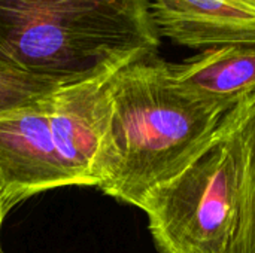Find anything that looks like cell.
Wrapping results in <instances>:
<instances>
[{
    "instance_id": "6da1fadb",
    "label": "cell",
    "mask_w": 255,
    "mask_h": 253,
    "mask_svg": "<svg viewBox=\"0 0 255 253\" xmlns=\"http://www.w3.org/2000/svg\"><path fill=\"white\" fill-rule=\"evenodd\" d=\"M109 119L94 163V186L134 207L191 166L215 140L227 113L191 100L170 63L142 57L109 76Z\"/></svg>"
},
{
    "instance_id": "7a4b0ae2",
    "label": "cell",
    "mask_w": 255,
    "mask_h": 253,
    "mask_svg": "<svg viewBox=\"0 0 255 253\" xmlns=\"http://www.w3.org/2000/svg\"><path fill=\"white\" fill-rule=\"evenodd\" d=\"M149 0H0V63L72 86L158 54Z\"/></svg>"
},
{
    "instance_id": "3957f363",
    "label": "cell",
    "mask_w": 255,
    "mask_h": 253,
    "mask_svg": "<svg viewBox=\"0 0 255 253\" xmlns=\"http://www.w3.org/2000/svg\"><path fill=\"white\" fill-rule=\"evenodd\" d=\"M108 78L66 86L0 115V212L69 186H94V163L109 119Z\"/></svg>"
},
{
    "instance_id": "277c9868",
    "label": "cell",
    "mask_w": 255,
    "mask_h": 253,
    "mask_svg": "<svg viewBox=\"0 0 255 253\" xmlns=\"http://www.w3.org/2000/svg\"><path fill=\"white\" fill-rule=\"evenodd\" d=\"M242 161L223 125L182 173L152 189L140 209L160 253H229L241 219Z\"/></svg>"
},
{
    "instance_id": "5b68a950",
    "label": "cell",
    "mask_w": 255,
    "mask_h": 253,
    "mask_svg": "<svg viewBox=\"0 0 255 253\" xmlns=\"http://www.w3.org/2000/svg\"><path fill=\"white\" fill-rule=\"evenodd\" d=\"M161 37L197 49L255 43V0H149Z\"/></svg>"
},
{
    "instance_id": "8992f818",
    "label": "cell",
    "mask_w": 255,
    "mask_h": 253,
    "mask_svg": "<svg viewBox=\"0 0 255 253\" xmlns=\"http://www.w3.org/2000/svg\"><path fill=\"white\" fill-rule=\"evenodd\" d=\"M175 85L191 100L229 113L255 92V43L208 48L170 63Z\"/></svg>"
},
{
    "instance_id": "52a82bcc",
    "label": "cell",
    "mask_w": 255,
    "mask_h": 253,
    "mask_svg": "<svg viewBox=\"0 0 255 253\" xmlns=\"http://www.w3.org/2000/svg\"><path fill=\"white\" fill-rule=\"evenodd\" d=\"M223 125L235 136L242 161L241 219L229 253H255V92L224 116Z\"/></svg>"
},
{
    "instance_id": "ba28073f",
    "label": "cell",
    "mask_w": 255,
    "mask_h": 253,
    "mask_svg": "<svg viewBox=\"0 0 255 253\" xmlns=\"http://www.w3.org/2000/svg\"><path fill=\"white\" fill-rule=\"evenodd\" d=\"M63 88L0 63V115L31 106Z\"/></svg>"
},
{
    "instance_id": "9c48e42d",
    "label": "cell",
    "mask_w": 255,
    "mask_h": 253,
    "mask_svg": "<svg viewBox=\"0 0 255 253\" xmlns=\"http://www.w3.org/2000/svg\"><path fill=\"white\" fill-rule=\"evenodd\" d=\"M3 221H4V218H3V215H1V212H0V231H1V225H3ZM0 253H3V251H1V243H0Z\"/></svg>"
}]
</instances>
